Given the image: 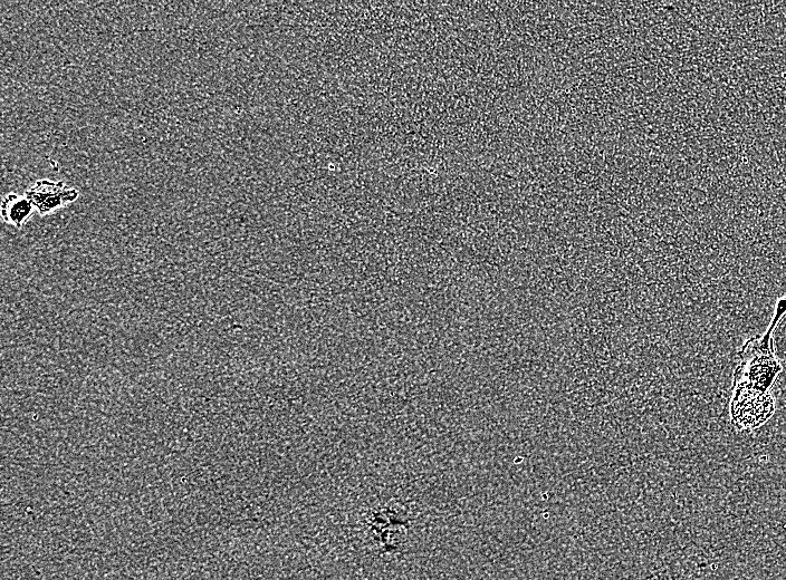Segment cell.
Here are the masks:
<instances>
[{"mask_svg": "<svg viewBox=\"0 0 786 580\" xmlns=\"http://www.w3.org/2000/svg\"><path fill=\"white\" fill-rule=\"evenodd\" d=\"M786 315V296L775 305L768 330L750 338L738 352L730 402V417L738 431L763 427L776 410L773 388L783 372L775 352L774 333Z\"/></svg>", "mask_w": 786, "mask_h": 580, "instance_id": "obj_1", "label": "cell"}, {"mask_svg": "<svg viewBox=\"0 0 786 580\" xmlns=\"http://www.w3.org/2000/svg\"><path fill=\"white\" fill-rule=\"evenodd\" d=\"M25 196L33 203L38 214L45 216L78 200L80 192L66 187L64 182L42 179L36 181Z\"/></svg>", "mask_w": 786, "mask_h": 580, "instance_id": "obj_3", "label": "cell"}, {"mask_svg": "<svg viewBox=\"0 0 786 580\" xmlns=\"http://www.w3.org/2000/svg\"><path fill=\"white\" fill-rule=\"evenodd\" d=\"M366 528L367 535L377 548L393 553L408 536V516L402 508L390 504L372 508L366 517Z\"/></svg>", "mask_w": 786, "mask_h": 580, "instance_id": "obj_2", "label": "cell"}, {"mask_svg": "<svg viewBox=\"0 0 786 580\" xmlns=\"http://www.w3.org/2000/svg\"><path fill=\"white\" fill-rule=\"evenodd\" d=\"M35 207L26 196L9 193L2 202V217L6 224L22 229L34 214Z\"/></svg>", "mask_w": 786, "mask_h": 580, "instance_id": "obj_4", "label": "cell"}]
</instances>
